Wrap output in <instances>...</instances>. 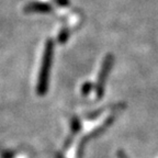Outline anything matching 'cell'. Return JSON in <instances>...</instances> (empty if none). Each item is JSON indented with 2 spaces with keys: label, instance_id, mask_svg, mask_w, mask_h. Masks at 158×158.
I'll use <instances>...</instances> for the list:
<instances>
[{
  "label": "cell",
  "instance_id": "1",
  "mask_svg": "<svg viewBox=\"0 0 158 158\" xmlns=\"http://www.w3.org/2000/svg\"><path fill=\"white\" fill-rule=\"evenodd\" d=\"M52 53H53V44L52 42H48L46 45V49H45V55L44 59H43V67L42 72H41V76H40V90H45L47 81V75H48V68L51 65V58H52Z\"/></svg>",
  "mask_w": 158,
  "mask_h": 158
},
{
  "label": "cell",
  "instance_id": "2",
  "mask_svg": "<svg viewBox=\"0 0 158 158\" xmlns=\"http://www.w3.org/2000/svg\"><path fill=\"white\" fill-rule=\"evenodd\" d=\"M120 158H127V157H126L124 154H121V155H120Z\"/></svg>",
  "mask_w": 158,
  "mask_h": 158
}]
</instances>
